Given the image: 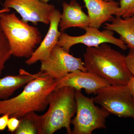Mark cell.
<instances>
[{"mask_svg": "<svg viewBox=\"0 0 134 134\" xmlns=\"http://www.w3.org/2000/svg\"><path fill=\"white\" fill-rule=\"evenodd\" d=\"M37 77L29 82L20 94L12 98L0 100V115L21 119L31 112H43L48 106V98L56 89V80L40 71Z\"/></svg>", "mask_w": 134, "mask_h": 134, "instance_id": "obj_1", "label": "cell"}, {"mask_svg": "<svg viewBox=\"0 0 134 134\" xmlns=\"http://www.w3.org/2000/svg\"><path fill=\"white\" fill-rule=\"evenodd\" d=\"M83 57L86 71L98 75L111 85H127L133 76L127 67L126 56L107 43L87 47Z\"/></svg>", "mask_w": 134, "mask_h": 134, "instance_id": "obj_2", "label": "cell"}, {"mask_svg": "<svg viewBox=\"0 0 134 134\" xmlns=\"http://www.w3.org/2000/svg\"><path fill=\"white\" fill-rule=\"evenodd\" d=\"M75 91L65 86L50 94L47 111L43 115H37L38 134H53L62 128L66 129L67 133L72 134L70 124L76 111Z\"/></svg>", "mask_w": 134, "mask_h": 134, "instance_id": "obj_3", "label": "cell"}, {"mask_svg": "<svg viewBox=\"0 0 134 134\" xmlns=\"http://www.w3.org/2000/svg\"><path fill=\"white\" fill-rule=\"evenodd\" d=\"M0 25L13 56L29 59L42 41L38 29L19 19L14 12L1 14Z\"/></svg>", "mask_w": 134, "mask_h": 134, "instance_id": "obj_4", "label": "cell"}, {"mask_svg": "<svg viewBox=\"0 0 134 134\" xmlns=\"http://www.w3.org/2000/svg\"><path fill=\"white\" fill-rule=\"evenodd\" d=\"M76 103L75 115L71 120L74 126L71 134H91L94 130L106 128L110 113L95 105L93 98L87 97L81 90L75 91Z\"/></svg>", "mask_w": 134, "mask_h": 134, "instance_id": "obj_5", "label": "cell"}, {"mask_svg": "<svg viewBox=\"0 0 134 134\" xmlns=\"http://www.w3.org/2000/svg\"><path fill=\"white\" fill-rule=\"evenodd\" d=\"M98 104L111 114L121 118L134 120V99L127 85H110L98 90L93 98Z\"/></svg>", "mask_w": 134, "mask_h": 134, "instance_id": "obj_6", "label": "cell"}, {"mask_svg": "<svg viewBox=\"0 0 134 134\" xmlns=\"http://www.w3.org/2000/svg\"><path fill=\"white\" fill-rule=\"evenodd\" d=\"M84 30L85 33L80 36H72L62 32L57 45L62 47L68 52L72 47L79 44L91 47H96L104 43H110L122 50L127 49V47L123 41L114 37V32L112 31L105 29L103 31H100L99 29L89 26Z\"/></svg>", "mask_w": 134, "mask_h": 134, "instance_id": "obj_7", "label": "cell"}, {"mask_svg": "<svg viewBox=\"0 0 134 134\" xmlns=\"http://www.w3.org/2000/svg\"><path fill=\"white\" fill-rule=\"evenodd\" d=\"M40 71L55 80L76 70L86 71L81 58H76L62 47L55 46L46 60L41 61Z\"/></svg>", "mask_w": 134, "mask_h": 134, "instance_id": "obj_8", "label": "cell"}, {"mask_svg": "<svg viewBox=\"0 0 134 134\" xmlns=\"http://www.w3.org/2000/svg\"><path fill=\"white\" fill-rule=\"evenodd\" d=\"M4 8L13 9L22 18L23 21L36 25L38 23L48 25L50 15L55 9L54 5L39 0H5Z\"/></svg>", "mask_w": 134, "mask_h": 134, "instance_id": "obj_9", "label": "cell"}, {"mask_svg": "<svg viewBox=\"0 0 134 134\" xmlns=\"http://www.w3.org/2000/svg\"><path fill=\"white\" fill-rule=\"evenodd\" d=\"M56 80L55 90L63 87H71L76 90L84 89L87 94L96 95L99 89L110 85L105 79L88 71L76 70Z\"/></svg>", "mask_w": 134, "mask_h": 134, "instance_id": "obj_10", "label": "cell"}, {"mask_svg": "<svg viewBox=\"0 0 134 134\" xmlns=\"http://www.w3.org/2000/svg\"><path fill=\"white\" fill-rule=\"evenodd\" d=\"M62 14L55 9L50 18L49 29L39 46L34 51L31 57L26 60L27 65H33L38 61L46 60L49 58L52 50L57 45L62 32L59 31V24Z\"/></svg>", "mask_w": 134, "mask_h": 134, "instance_id": "obj_11", "label": "cell"}, {"mask_svg": "<svg viewBox=\"0 0 134 134\" xmlns=\"http://www.w3.org/2000/svg\"><path fill=\"white\" fill-rule=\"evenodd\" d=\"M88 10L90 19L89 26L99 29L107 22H111L117 15L119 8V3L113 0H82Z\"/></svg>", "mask_w": 134, "mask_h": 134, "instance_id": "obj_12", "label": "cell"}, {"mask_svg": "<svg viewBox=\"0 0 134 134\" xmlns=\"http://www.w3.org/2000/svg\"><path fill=\"white\" fill-rule=\"evenodd\" d=\"M63 11L59 24L61 32L71 27H78L84 29L89 26L90 19L82 10L83 7L76 0H71L69 3L64 2Z\"/></svg>", "mask_w": 134, "mask_h": 134, "instance_id": "obj_13", "label": "cell"}, {"mask_svg": "<svg viewBox=\"0 0 134 134\" xmlns=\"http://www.w3.org/2000/svg\"><path fill=\"white\" fill-rule=\"evenodd\" d=\"M18 75H8L0 78V100L8 99L16 91L35 79L40 71L32 74L23 69H20Z\"/></svg>", "mask_w": 134, "mask_h": 134, "instance_id": "obj_14", "label": "cell"}, {"mask_svg": "<svg viewBox=\"0 0 134 134\" xmlns=\"http://www.w3.org/2000/svg\"><path fill=\"white\" fill-rule=\"evenodd\" d=\"M104 29L117 32L127 48L134 49V15L126 18L114 17L110 23L104 24Z\"/></svg>", "mask_w": 134, "mask_h": 134, "instance_id": "obj_15", "label": "cell"}, {"mask_svg": "<svg viewBox=\"0 0 134 134\" xmlns=\"http://www.w3.org/2000/svg\"><path fill=\"white\" fill-rule=\"evenodd\" d=\"M37 115L35 112L29 113L20 119L19 126L15 134H38Z\"/></svg>", "mask_w": 134, "mask_h": 134, "instance_id": "obj_16", "label": "cell"}, {"mask_svg": "<svg viewBox=\"0 0 134 134\" xmlns=\"http://www.w3.org/2000/svg\"><path fill=\"white\" fill-rule=\"evenodd\" d=\"M12 55L9 43L3 33L0 25V76L5 64Z\"/></svg>", "mask_w": 134, "mask_h": 134, "instance_id": "obj_17", "label": "cell"}, {"mask_svg": "<svg viewBox=\"0 0 134 134\" xmlns=\"http://www.w3.org/2000/svg\"><path fill=\"white\" fill-rule=\"evenodd\" d=\"M119 8L116 16L126 18L134 15V0H120Z\"/></svg>", "mask_w": 134, "mask_h": 134, "instance_id": "obj_18", "label": "cell"}, {"mask_svg": "<svg viewBox=\"0 0 134 134\" xmlns=\"http://www.w3.org/2000/svg\"><path fill=\"white\" fill-rule=\"evenodd\" d=\"M126 61L129 70L134 76V49H130L129 52L126 56Z\"/></svg>", "mask_w": 134, "mask_h": 134, "instance_id": "obj_19", "label": "cell"}, {"mask_svg": "<svg viewBox=\"0 0 134 134\" xmlns=\"http://www.w3.org/2000/svg\"><path fill=\"white\" fill-rule=\"evenodd\" d=\"M20 121V119L16 117H10L7 127L8 131L12 133H14L19 126Z\"/></svg>", "mask_w": 134, "mask_h": 134, "instance_id": "obj_20", "label": "cell"}, {"mask_svg": "<svg viewBox=\"0 0 134 134\" xmlns=\"http://www.w3.org/2000/svg\"><path fill=\"white\" fill-rule=\"evenodd\" d=\"M10 117L8 114H5L0 117V131L4 130L7 127Z\"/></svg>", "mask_w": 134, "mask_h": 134, "instance_id": "obj_21", "label": "cell"}, {"mask_svg": "<svg viewBox=\"0 0 134 134\" xmlns=\"http://www.w3.org/2000/svg\"><path fill=\"white\" fill-rule=\"evenodd\" d=\"M127 86L131 95L134 99V76H132L130 79L127 84Z\"/></svg>", "mask_w": 134, "mask_h": 134, "instance_id": "obj_22", "label": "cell"}, {"mask_svg": "<svg viewBox=\"0 0 134 134\" xmlns=\"http://www.w3.org/2000/svg\"><path fill=\"white\" fill-rule=\"evenodd\" d=\"M10 11V9L3 8L2 9H0V15L5 12H9Z\"/></svg>", "mask_w": 134, "mask_h": 134, "instance_id": "obj_23", "label": "cell"}, {"mask_svg": "<svg viewBox=\"0 0 134 134\" xmlns=\"http://www.w3.org/2000/svg\"><path fill=\"white\" fill-rule=\"evenodd\" d=\"M42 2L46 3H48V2L50 0H39Z\"/></svg>", "mask_w": 134, "mask_h": 134, "instance_id": "obj_24", "label": "cell"}, {"mask_svg": "<svg viewBox=\"0 0 134 134\" xmlns=\"http://www.w3.org/2000/svg\"><path fill=\"white\" fill-rule=\"evenodd\" d=\"M104 1H113V0H104Z\"/></svg>", "mask_w": 134, "mask_h": 134, "instance_id": "obj_25", "label": "cell"}]
</instances>
